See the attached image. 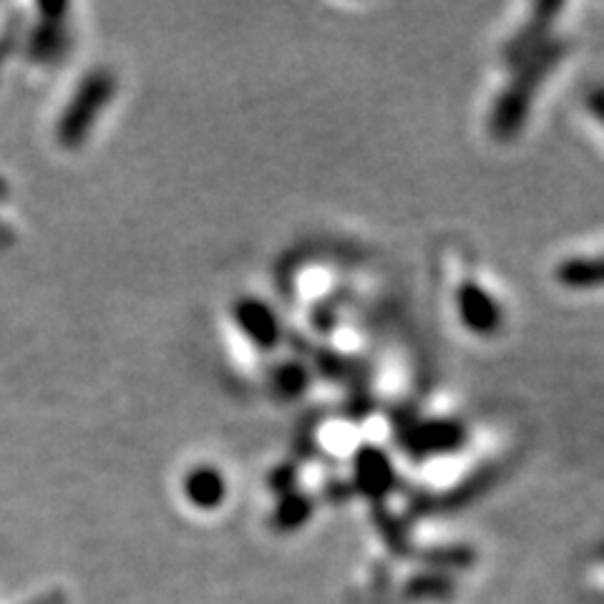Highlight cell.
<instances>
[{"instance_id":"2","label":"cell","mask_w":604,"mask_h":604,"mask_svg":"<svg viewBox=\"0 0 604 604\" xmlns=\"http://www.w3.org/2000/svg\"><path fill=\"white\" fill-rule=\"evenodd\" d=\"M237 320L244 327V333L252 337L254 345L262 351H272L280 343V325L272 310L258 300H242L237 305Z\"/></svg>"},{"instance_id":"3","label":"cell","mask_w":604,"mask_h":604,"mask_svg":"<svg viewBox=\"0 0 604 604\" xmlns=\"http://www.w3.org/2000/svg\"><path fill=\"white\" fill-rule=\"evenodd\" d=\"M556 282L570 290L604 288V254L597 258H574L556 268Z\"/></svg>"},{"instance_id":"7","label":"cell","mask_w":604,"mask_h":604,"mask_svg":"<svg viewBox=\"0 0 604 604\" xmlns=\"http://www.w3.org/2000/svg\"><path fill=\"white\" fill-rule=\"evenodd\" d=\"M590 108H592V114L600 118V122L604 124V88H597L594 91V94L590 96Z\"/></svg>"},{"instance_id":"1","label":"cell","mask_w":604,"mask_h":604,"mask_svg":"<svg viewBox=\"0 0 604 604\" xmlns=\"http://www.w3.org/2000/svg\"><path fill=\"white\" fill-rule=\"evenodd\" d=\"M456 308H459L461 323L476 335H493L501 331V308L487 290L466 282L456 292Z\"/></svg>"},{"instance_id":"5","label":"cell","mask_w":604,"mask_h":604,"mask_svg":"<svg viewBox=\"0 0 604 604\" xmlns=\"http://www.w3.org/2000/svg\"><path fill=\"white\" fill-rule=\"evenodd\" d=\"M189 497L199 501L201 507H212L215 501L225 493V481L219 479V473L212 469H199L197 473L189 476Z\"/></svg>"},{"instance_id":"4","label":"cell","mask_w":604,"mask_h":604,"mask_svg":"<svg viewBox=\"0 0 604 604\" xmlns=\"http://www.w3.org/2000/svg\"><path fill=\"white\" fill-rule=\"evenodd\" d=\"M461 438V428L459 426H448V424H428L424 428H418L414 434V446L418 451H446V448L456 446V441Z\"/></svg>"},{"instance_id":"6","label":"cell","mask_w":604,"mask_h":604,"mask_svg":"<svg viewBox=\"0 0 604 604\" xmlns=\"http://www.w3.org/2000/svg\"><path fill=\"white\" fill-rule=\"evenodd\" d=\"M278 388L285 393V396H295L302 388H305V373H302L298 365H285L278 373Z\"/></svg>"}]
</instances>
